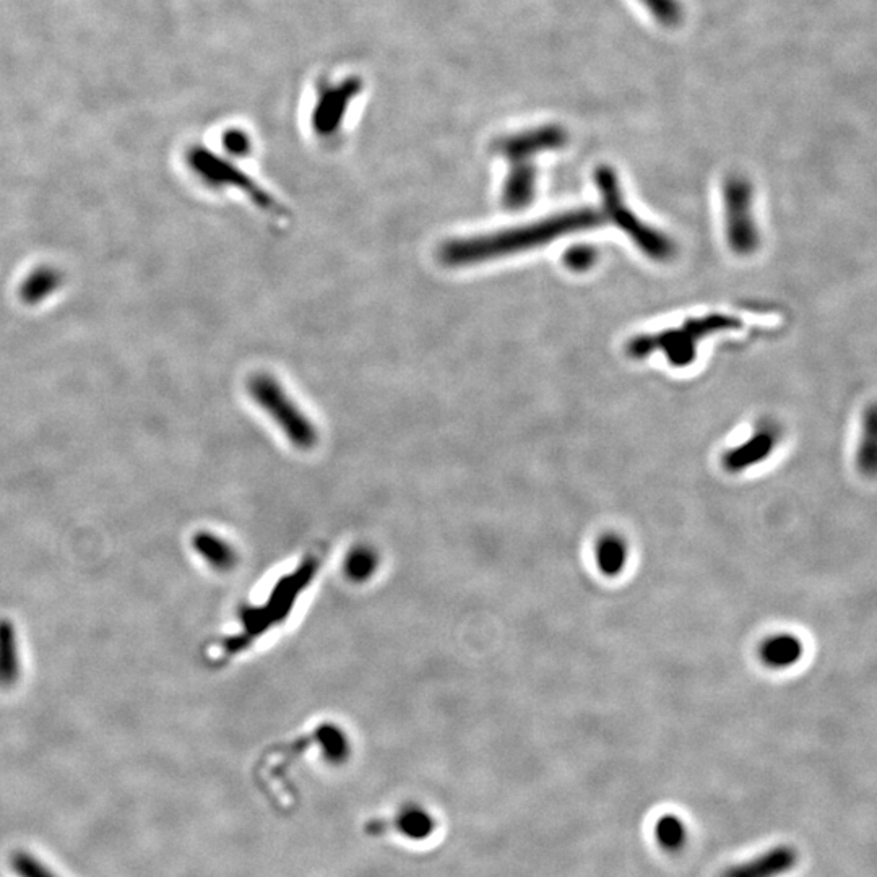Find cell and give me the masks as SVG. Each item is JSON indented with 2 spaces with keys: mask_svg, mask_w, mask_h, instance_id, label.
<instances>
[{
  "mask_svg": "<svg viewBox=\"0 0 877 877\" xmlns=\"http://www.w3.org/2000/svg\"><path fill=\"white\" fill-rule=\"evenodd\" d=\"M601 223L603 218L595 210L561 213L558 217L536 221L532 225L444 242L439 251V259L447 267H470L499 257L532 251L536 247L556 241L564 234L595 228Z\"/></svg>",
  "mask_w": 877,
  "mask_h": 877,
  "instance_id": "obj_1",
  "label": "cell"
},
{
  "mask_svg": "<svg viewBox=\"0 0 877 877\" xmlns=\"http://www.w3.org/2000/svg\"><path fill=\"white\" fill-rule=\"evenodd\" d=\"M741 325V320L723 314L687 320L681 329L634 338L627 345V355L642 359L655 350H661L673 366L686 368L696 359L700 338L720 330L739 329Z\"/></svg>",
  "mask_w": 877,
  "mask_h": 877,
  "instance_id": "obj_2",
  "label": "cell"
},
{
  "mask_svg": "<svg viewBox=\"0 0 877 877\" xmlns=\"http://www.w3.org/2000/svg\"><path fill=\"white\" fill-rule=\"evenodd\" d=\"M595 181H597L598 189H600L601 200L605 205V212L613 221L614 225L623 229L624 233L636 242V246L645 255H649L650 259L670 260L676 252L673 241L666 238L665 234L650 226L645 225L634 213L624 204L623 192L619 186V179L610 166H600L595 173Z\"/></svg>",
  "mask_w": 877,
  "mask_h": 877,
  "instance_id": "obj_3",
  "label": "cell"
},
{
  "mask_svg": "<svg viewBox=\"0 0 877 877\" xmlns=\"http://www.w3.org/2000/svg\"><path fill=\"white\" fill-rule=\"evenodd\" d=\"M247 390L252 400L277 423L294 447L307 450L317 444L316 426L299 410L272 374L257 372L247 382Z\"/></svg>",
  "mask_w": 877,
  "mask_h": 877,
  "instance_id": "obj_4",
  "label": "cell"
},
{
  "mask_svg": "<svg viewBox=\"0 0 877 877\" xmlns=\"http://www.w3.org/2000/svg\"><path fill=\"white\" fill-rule=\"evenodd\" d=\"M187 161L197 176L212 187H234L249 197L264 212L283 213V207L273 199L272 195L247 176L244 171L234 166L231 161L215 155L204 147H194L187 153Z\"/></svg>",
  "mask_w": 877,
  "mask_h": 877,
  "instance_id": "obj_5",
  "label": "cell"
},
{
  "mask_svg": "<svg viewBox=\"0 0 877 877\" xmlns=\"http://www.w3.org/2000/svg\"><path fill=\"white\" fill-rule=\"evenodd\" d=\"M726 236L736 254L748 255L759 246V234L752 217V187L744 178H730L725 184Z\"/></svg>",
  "mask_w": 877,
  "mask_h": 877,
  "instance_id": "obj_6",
  "label": "cell"
},
{
  "mask_svg": "<svg viewBox=\"0 0 877 877\" xmlns=\"http://www.w3.org/2000/svg\"><path fill=\"white\" fill-rule=\"evenodd\" d=\"M363 91L359 77H346L337 83L322 85L317 91L311 113V126L316 135L330 139L337 135L345 122L351 104Z\"/></svg>",
  "mask_w": 877,
  "mask_h": 877,
  "instance_id": "obj_7",
  "label": "cell"
},
{
  "mask_svg": "<svg viewBox=\"0 0 877 877\" xmlns=\"http://www.w3.org/2000/svg\"><path fill=\"white\" fill-rule=\"evenodd\" d=\"M566 142V130L562 127L541 126L497 139L494 142V152L504 156L509 163L530 161L540 153L559 150L566 145Z\"/></svg>",
  "mask_w": 877,
  "mask_h": 877,
  "instance_id": "obj_8",
  "label": "cell"
},
{
  "mask_svg": "<svg viewBox=\"0 0 877 877\" xmlns=\"http://www.w3.org/2000/svg\"><path fill=\"white\" fill-rule=\"evenodd\" d=\"M800 863V852L790 843H778L752 860L725 869L722 877H782Z\"/></svg>",
  "mask_w": 877,
  "mask_h": 877,
  "instance_id": "obj_9",
  "label": "cell"
},
{
  "mask_svg": "<svg viewBox=\"0 0 877 877\" xmlns=\"http://www.w3.org/2000/svg\"><path fill=\"white\" fill-rule=\"evenodd\" d=\"M436 830L434 817L420 808V806H407L395 814L389 822H372L369 826V835L394 834L408 842H424L431 839Z\"/></svg>",
  "mask_w": 877,
  "mask_h": 877,
  "instance_id": "obj_10",
  "label": "cell"
},
{
  "mask_svg": "<svg viewBox=\"0 0 877 877\" xmlns=\"http://www.w3.org/2000/svg\"><path fill=\"white\" fill-rule=\"evenodd\" d=\"M778 429L774 426H762L757 429L754 436L735 449L728 450L723 457V465L731 473L748 470L757 463L764 462L774 452L778 444Z\"/></svg>",
  "mask_w": 877,
  "mask_h": 877,
  "instance_id": "obj_11",
  "label": "cell"
},
{
  "mask_svg": "<svg viewBox=\"0 0 877 877\" xmlns=\"http://www.w3.org/2000/svg\"><path fill=\"white\" fill-rule=\"evenodd\" d=\"M536 194V169L532 161H512L504 187L502 205L507 210H523Z\"/></svg>",
  "mask_w": 877,
  "mask_h": 877,
  "instance_id": "obj_12",
  "label": "cell"
},
{
  "mask_svg": "<svg viewBox=\"0 0 877 877\" xmlns=\"http://www.w3.org/2000/svg\"><path fill=\"white\" fill-rule=\"evenodd\" d=\"M804 655V644L795 634H775L765 640L761 647V660L772 670H788L798 665Z\"/></svg>",
  "mask_w": 877,
  "mask_h": 877,
  "instance_id": "obj_13",
  "label": "cell"
},
{
  "mask_svg": "<svg viewBox=\"0 0 877 877\" xmlns=\"http://www.w3.org/2000/svg\"><path fill=\"white\" fill-rule=\"evenodd\" d=\"M20 673L22 658L18 650L17 629L10 619H0V686H13Z\"/></svg>",
  "mask_w": 877,
  "mask_h": 877,
  "instance_id": "obj_14",
  "label": "cell"
},
{
  "mask_svg": "<svg viewBox=\"0 0 877 877\" xmlns=\"http://www.w3.org/2000/svg\"><path fill=\"white\" fill-rule=\"evenodd\" d=\"M597 566L605 577H618L626 569L629 561V548L619 535H605L598 541Z\"/></svg>",
  "mask_w": 877,
  "mask_h": 877,
  "instance_id": "obj_15",
  "label": "cell"
},
{
  "mask_svg": "<svg viewBox=\"0 0 877 877\" xmlns=\"http://www.w3.org/2000/svg\"><path fill=\"white\" fill-rule=\"evenodd\" d=\"M62 275L56 268L41 267L23 281L20 296L26 304H38L61 285Z\"/></svg>",
  "mask_w": 877,
  "mask_h": 877,
  "instance_id": "obj_16",
  "label": "cell"
},
{
  "mask_svg": "<svg viewBox=\"0 0 877 877\" xmlns=\"http://www.w3.org/2000/svg\"><path fill=\"white\" fill-rule=\"evenodd\" d=\"M655 839L666 852H679L686 847L689 830H687L686 822L683 817L678 814L666 813L658 817L655 822Z\"/></svg>",
  "mask_w": 877,
  "mask_h": 877,
  "instance_id": "obj_17",
  "label": "cell"
},
{
  "mask_svg": "<svg viewBox=\"0 0 877 877\" xmlns=\"http://www.w3.org/2000/svg\"><path fill=\"white\" fill-rule=\"evenodd\" d=\"M194 548L210 566L226 569L234 562L233 549L220 536L208 532H200L194 538Z\"/></svg>",
  "mask_w": 877,
  "mask_h": 877,
  "instance_id": "obj_18",
  "label": "cell"
},
{
  "mask_svg": "<svg viewBox=\"0 0 877 877\" xmlns=\"http://www.w3.org/2000/svg\"><path fill=\"white\" fill-rule=\"evenodd\" d=\"M877 437H876V411L869 408L863 423V437H861L860 450H858V465L866 475H874L876 471Z\"/></svg>",
  "mask_w": 877,
  "mask_h": 877,
  "instance_id": "obj_19",
  "label": "cell"
},
{
  "mask_svg": "<svg viewBox=\"0 0 877 877\" xmlns=\"http://www.w3.org/2000/svg\"><path fill=\"white\" fill-rule=\"evenodd\" d=\"M13 873L18 877H57L48 866L28 852H15L10 858Z\"/></svg>",
  "mask_w": 877,
  "mask_h": 877,
  "instance_id": "obj_20",
  "label": "cell"
},
{
  "mask_svg": "<svg viewBox=\"0 0 877 877\" xmlns=\"http://www.w3.org/2000/svg\"><path fill=\"white\" fill-rule=\"evenodd\" d=\"M653 17L665 26L678 25L683 18V5L679 0H640Z\"/></svg>",
  "mask_w": 877,
  "mask_h": 877,
  "instance_id": "obj_21",
  "label": "cell"
},
{
  "mask_svg": "<svg viewBox=\"0 0 877 877\" xmlns=\"http://www.w3.org/2000/svg\"><path fill=\"white\" fill-rule=\"evenodd\" d=\"M597 249L592 246H574L564 254V265L572 272H587L597 262Z\"/></svg>",
  "mask_w": 877,
  "mask_h": 877,
  "instance_id": "obj_22",
  "label": "cell"
},
{
  "mask_svg": "<svg viewBox=\"0 0 877 877\" xmlns=\"http://www.w3.org/2000/svg\"><path fill=\"white\" fill-rule=\"evenodd\" d=\"M223 147L229 155L246 156L251 153L252 143L244 130L229 129L223 135Z\"/></svg>",
  "mask_w": 877,
  "mask_h": 877,
  "instance_id": "obj_23",
  "label": "cell"
}]
</instances>
